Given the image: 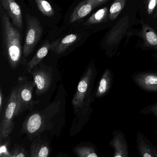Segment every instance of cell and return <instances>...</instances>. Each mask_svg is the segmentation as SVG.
I'll return each mask as SVG.
<instances>
[{"label":"cell","mask_w":157,"mask_h":157,"mask_svg":"<svg viewBox=\"0 0 157 157\" xmlns=\"http://www.w3.org/2000/svg\"><path fill=\"white\" fill-rule=\"evenodd\" d=\"M0 16L2 26L3 55L7 59L10 67L15 70L21 65L25 66L27 62L22 48L21 33L11 22L9 15L1 5Z\"/></svg>","instance_id":"obj_1"},{"label":"cell","mask_w":157,"mask_h":157,"mask_svg":"<svg viewBox=\"0 0 157 157\" xmlns=\"http://www.w3.org/2000/svg\"><path fill=\"white\" fill-rule=\"evenodd\" d=\"M97 73L94 63L91 62L79 82L71 101L74 114L78 116L89 113L91 109V104L94 101L93 90Z\"/></svg>","instance_id":"obj_2"},{"label":"cell","mask_w":157,"mask_h":157,"mask_svg":"<svg viewBox=\"0 0 157 157\" xmlns=\"http://www.w3.org/2000/svg\"><path fill=\"white\" fill-rule=\"evenodd\" d=\"M17 105L16 117L27 110L32 111L39 101H34L33 91L36 84L34 82L28 80L25 77H21L18 79Z\"/></svg>","instance_id":"obj_3"},{"label":"cell","mask_w":157,"mask_h":157,"mask_svg":"<svg viewBox=\"0 0 157 157\" xmlns=\"http://www.w3.org/2000/svg\"><path fill=\"white\" fill-rule=\"evenodd\" d=\"M17 85L12 89L9 100L1 116L0 122V141L9 136L15 126L13 119L16 117L17 105Z\"/></svg>","instance_id":"obj_4"},{"label":"cell","mask_w":157,"mask_h":157,"mask_svg":"<svg viewBox=\"0 0 157 157\" xmlns=\"http://www.w3.org/2000/svg\"><path fill=\"white\" fill-rule=\"evenodd\" d=\"M129 24L128 16H124L108 32L104 45L105 53L108 57L111 58L116 54L120 42L127 31Z\"/></svg>","instance_id":"obj_5"},{"label":"cell","mask_w":157,"mask_h":157,"mask_svg":"<svg viewBox=\"0 0 157 157\" xmlns=\"http://www.w3.org/2000/svg\"><path fill=\"white\" fill-rule=\"evenodd\" d=\"M48 118L43 112H34L27 117L22 126L21 132L33 140L40 136L47 128Z\"/></svg>","instance_id":"obj_6"},{"label":"cell","mask_w":157,"mask_h":157,"mask_svg":"<svg viewBox=\"0 0 157 157\" xmlns=\"http://www.w3.org/2000/svg\"><path fill=\"white\" fill-rule=\"evenodd\" d=\"M27 24L25 41L23 48L24 56L26 58L34 50L43 33L42 25L35 17L27 15Z\"/></svg>","instance_id":"obj_7"},{"label":"cell","mask_w":157,"mask_h":157,"mask_svg":"<svg viewBox=\"0 0 157 157\" xmlns=\"http://www.w3.org/2000/svg\"><path fill=\"white\" fill-rule=\"evenodd\" d=\"M31 73L36 84V95L40 96L46 93L53 82L54 76L52 68L40 63L33 69Z\"/></svg>","instance_id":"obj_8"},{"label":"cell","mask_w":157,"mask_h":157,"mask_svg":"<svg viewBox=\"0 0 157 157\" xmlns=\"http://www.w3.org/2000/svg\"><path fill=\"white\" fill-rule=\"evenodd\" d=\"M134 83L148 92H157V71H139L131 77Z\"/></svg>","instance_id":"obj_9"},{"label":"cell","mask_w":157,"mask_h":157,"mask_svg":"<svg viewBox=\"0 0 157 157\" xmlns=\"http://www.w3.org/2000/svg\"><path fill=\"white\" fill-rule=\"evenodd\" d=\"M110 147L114 150V157H128L129 149L124 134L120 129H116L113 133L110 141Z\"/></svg>","instance_id":"obj_10"},{"label":"cell","mask_w":157,"mask_h":157,"mask_svg":"<svg viewBox=\"0 0 157 157\" xmlns=\"http://www.w3.org/2000/svg\"><path fill=\"white\" fill-rule=\"evenodd\" d=\"M1 5L3 7L13 24L18 29H23L22 13L19 4L15 0H0Z\"/></svg>","instance_id":"obj_11"},{"label":"cell","mask_w":157,"mask_h":157,"mask_svg":"<svg viewBox=\"0 0 157 157\" xmlns=\"http://www.w3.org/2000/svg\"><path fill=\"white\" fill-rule=\"evenodd\" d=\"M114 76L110 69L106 68L104 71L94 94V98H101L105 96L112 88Z\"/></svg>","instance_id":"obj_12"},{"label":"cell","mask_w":157,"mask_h":157,"mask_svg":"<svg viewBox=\"0 0 157 157\" xmlns=\"http://www.w3.org/2000/svg\"><path fill=\"white\" fill-rule=\"evenodd\" d=\"M52 151L49 144L39 136L35 138L32 142L29 157H48L51 155Z\"/></svg>","instance_id":"obj_13"},{"label":"cell","mask_w":157,"mask_h":157,"mask_svg":"<svg viewBox=\"0 0 157 157\" xmlns=\"http://www.w3.org/2000/svg\"><path fill=\"white\" fill-rule=\"evenodd\" d=\"M136 142L140 157H154V145L143 133L137 132Z\"/></svg>","instance_id":"obj_14"},{"label":"cell","mask_w":157,"mask_h":157,"mask_svg":"<svg viewBox=\"0 0 157 157\" xmlns=\"http://www.w3.org/2000/svg\"><path fill=\"white\" fill-rule=\"evenodd\" d=\"M95 8L93 0H84L75 8L70 18V23H72L83 19L89 15Z\"/></svg>","instance_id":"obj_15"},{"label":"cell","mask_w":157,"mask_h":157,"mask_svg":"<svg viewBox=\"0 0 157 157\" xmlns=\"http://www.w3.org/2000/svg\"><path fill=\"white\" fill-rule=\"evenodd\" d=\"M140 35L145 48L157 50V34L153 28L146 24H143Z\"/></svg>","instance_id":"obj_16"},{"label":"cell","mask_w":157,"mask_h":157,"mask_svg":"<svg viewBox=\"0 0 157 157\" xmlns=\"http://www.w3.org/2000/svg\"><path fill=\"white\" fill-rule=\"evenodd\" d=\"M78 36L71 34L62 38L60 41H56L52 43L50 46V50L56 54H61L64 53L70 47L76 43Z\"/></svg>","instance_id":"obj_17"},{"label":"cell","mask_w":157,"mask_h":157,"mask_svg":"<svg viewBox=\"0 0 157 157\" xmlns=\"http://www.w3.org/2000/svg\"><path fill=\"white\" fill-rule=\"evenodd\" d=\"M51 44L48 41H46L39 50L36 52L34 56L25 65V71L28 73H31L35 67L39 65L42 60L46 56L50 49Z\"/></svg>","instance_id":"obj_18"},{"label":"cell","mask_w":157,"mask_h":157,"mask_svg":"<svg viewBox=\"0 0 157 157\" xmlns=\"http://www.w3.org/2000/svg\"><path fill=\"white\" fill-rule=\"evenodd\" d=\"M73 151L79 157H99L96 147L92 145H78L73 148Z\"/></svg>","instance_id":"obj_19"},{"label":"cell","mask_w":157,"mask_h":157,"mask_svg":"<svg viewBox=\"0 0 157 157\" xmlns=\"http://www.w3.org/2000/svg\"><path fill=\"white\" fill-rule=\"evenodd\" d=\"M108 13V9L107 7H104L100 9L93 14L88 20L86 21L85 25H92L101 23L105 21Z\"/></svg>","instance_id":"obj_20"},{"label":"cell","mask_w":157,"mask_h":157,"mask_svg":"<svg viewBox=\"0 0 157 157\" xmlns=\"http://www.w3.org/2000/svg\"><path fill=\"white\" fill-rule=\"evenodd\" d=\"M126 0H115L109 10V19L110 21L115 20L125 6Z\"/></svg>","instance_id":"obj_21"},{"label":"cell","mask_w":157,"mask_h":157,"mask_svg":"<svg viewBox=\"0 0 157 157\" xmlns=\"http://www.w3.org/2000/svg\"><path fill=\"white\" fill-rule=\"evenodd\" d=\"M40 11L45 16L51 17L54 15V10L51 4L46 0H35Z\"/></svg>","instance_id":"obj_22"},{"label":"cell","mask_w":157,"mask_h":157,"mask_svg":"<svg viewBox=\"0 0 157 157\" xmlns=\"http://www.w3.org/2000/svg\"><path fill=\"white\" fill-rule=\"evenodd\" d=\"M11 157H29V153L23 145L16 144L11 150Z\"/></svg>","instance_id":"obj_23"},{"label":"cell","mask_w":157,"mask_h":157,"mask_svg":"<svg viewBox=\"0 0 157 157\" xmlns=\"http://www.w3.org/2000/svg\"><path fill=\"white\" fill-rule=\"evenodd\" d=\"M0 146V156L4 157H11L10 151V138L9 137L2 140Z\"/></svg>","instance_id":"obj_24"},{"label":"cell","mask_w":157,"mask_h":157,"mask_svg":"<svg viewBox=\"0 0 157 157\" xmlns=\"http://www.w3.org/2000/svg\"><path fill=\"white\" fill-rule=\"evenodd\" d=\"M140 113L143 115L151 114L157 119V102L145 106L140 110Z\"/></svg>","instance_id":"obj_25"},{"label":"cell","mask_w":157,"mask_h":157,"mask_svg":"<svg viewBox=\"0 0 157 157\" xmlns=\"http://www.w3.org/2000/svg\"><path fill=\"white\" fill-rule=\"evenodd\" d=\"M145 8L147 13L151 15L157 6V0H145Z\"/></svg>","instance_id":"obj_26"},{"label":"cell","mask_w":157,"mask_h":157,"mask_svg":"<svg viewBox=\"0 0 157 157\" xmlns=\"http://www.w3.org/2000/svg\"><path fill=\"white\" fill-rule=\"evenodd\" d=\"M4 99V95H3V92H2V89L1 87V88H0V112H1V113H2V111Z\"/></svg>","instance_id":"obj_27"},{"label":"cell","mask_w":157,"mask_h":157,"mask_svg":"<svg viewBox=\"0 0 157 157\" xmlns=\"http://www.w3.org/2000/svg\"><path fill=\"white\" fill-rule=\"evenodd\" d=\"M93 1L94 3V6L95 7L105 3V2H107L108 0H93Z\"/></svg>","instance_id":"obj_28"},{"label":"cell","mask_w":157,"mask_h":157,"mask_svg":"<svg viewBox=\"0 0 157 157\" xmlns=\"http://www.w3.org/2000/svg\"><path fill=\"white\" fill-rule=\"evenodd\" d=\"M154 157H157V146H154Z\"/></svg>","instance_id":"obj_29"},{"label":"cell","mask_w":157,"mask_h":157,"mask_svg":"<svg viewBox=\"0 0 157 157\" xmlns=\"http://www.w3.org/2000/svg\"><path fill=\"white\" fill-rule=\"evenodd\" d=\"M153 17L156 20H157V8L156 9V11H155V13H154V14H153Z\"/></svg>","instance_id":"obj_30"},{"label":"cell","mask_w":157,"mask_h":157,"mask_svg":"<svg viewBox=\"0 0 157 157\" xmlns=\"http://www.w3.org/2000/svg\"><path fill=\"white\" fill-rule=\"evenodd\" d=\"M153 57L156 59V60H157V54H155V55H153Z\"/></svg>","instance_id":"obj_31"}]
</instances>
